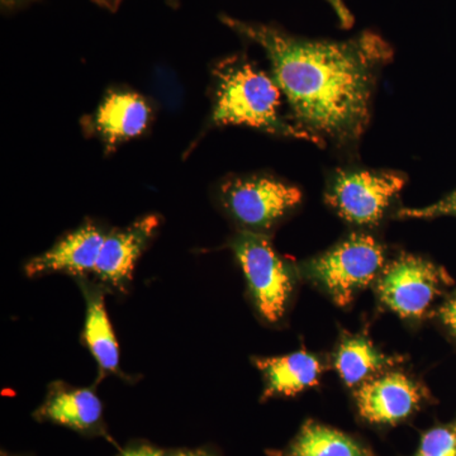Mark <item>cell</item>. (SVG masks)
<instances>
[{
    "label": "cell",
    "mask_w": 456,
    "mask_h": 456,
    "mask_svg": "<svg viewBox=\"0 0 456 456\" xmlns=\"http://www.w3.org/2000/svg\"><path fill=\"white\" fill-rule=\"evenodd\" d=\"M331 8L334 9L336 17L340 20V25L344 27V28H350L354 25V17L353 13L347 8V5L345 4L344 0H327Z\"/></svg>",
    "instance_id": "19"
},
{
    "label": "cell",
    "mask_w": 456,
    "mask_h": 456,
    "mask_svg": "<svg viewBox=\"0 0 456 456\" xmlns=\"http://www.w3.org/2000/svg\"><path fill=\"white\" fill-rule=\"evenodd\" d=\"M384 268L383 246L373 236L354 233L305 264L308 278L320 284L338 305H349Z\"/></svg>",
    "instance_id": "3"
},
{
    "label": "cell",
    "mask_w": 456,
    "mask_h": 456,
    "mask_svg": "<svg viewBox=\"0 0 456 456\" xmlns=\"http://www.w3.org/2000/svg\"><path fill=\"white\" fill-rule=\"evenodd\" d=\"M3 4L7 5V7H14V5L22 4V3L27 2V0H2Z\"/></svg>",
    "instance_id": "24"
},
{
    "label": "cell",
    "mask_w": 456,
    "mask_h": 456,
    "mask_svg": "<svg viewBox=\"0 0 456 456\" xmlns=\"http://www.w3.org/2000/svg\"><path fill=\"white\" fill-rule=\"evenodd\" d=\"M444 216L456 218V191L431 206L424 208H404L397 213L398 218H419V220L444 217Z\"/></svg>",
    "instance_id": "18"
},
{
    "label": "cell",
    "mask_w": 456,
    "mask_h": 456,
    "mask_svg": "<svg viewBox=\"0 0 456 456\" xmlns=\"http://www.w3.org/2000/svg\"><path fill=\"white\" fill-rule=\"evenodd\" d=\"M106 236L107 233L98 224L86 222L60 240L46 253L28 261L25 268L26 274L36 277L50 273L70 275L94 273Z\"/></svg>",
    "instance_id": "11"
},
{
    "label": "cell",
    "mask_w": 456,
    "mask_h": 456,
    "mask_svg": "<svg viewBox=\"0 0 456 456\" xmlns=\"http://www.w3.org/2000/svg\"><path fill=\"white\" fill-rule=\"evenodd\" d=\"M174 456H215L206 450H184V452H176Z\"/></svg>",
    "instance_id": "22"
},
{
    "label": "cell",
    "mask_w": 456,
    "mask_h": 456,
    "mask_svg": "<svg viewBox=\"0 0 456 456\" xmlns=\"http://www.w3.org/2000/svg\"><path fill=\"white\" fill-rule=\"evenodd\" d=\"M256 367L265 378L264 398L284 395L292 397L320 382L322 364L307 351H297L285 356L256 359Z\"/></svg>",
    "instance_id": "12"
},
{
    "label": "cell",
    "mask_w": 456,
    "mask_h": 456,
    "mask_svg": "<svg viewBox=\"0 0 456 456\" xmlns=\"http://www.w3.org/2000/svg\"><path fill=\"white\" fill-rule=\"evenodd\" d=\"M119 456H164V452L151 446H139V448L126 450Z\"/></svg>",
    "instance_id": "21"
},
{
    "label": "cell",
    "mask_w": 456,
    "mask_h": 456,
    "mask_svg": "<svg viewBox=\"0 0 456 456\" xmlns=\"http://www.w3.org/2000/svg\"><path fill=\"white\" fill-rule=\"evenodd\" d=\"M415 456H456V421L425 432Z\"/></svg>",
    "instance_id": "17"
},
{
    "label": "cell",
    "mask_w": 456,
    "mask_h": 456,
    "mask_svg": "<svg viewBox=\"0 0 456 456\" xmlns=\"http://www.w3.org/2000/svg\"><path fill=\"white\" fill-rule=\"evenodd\" d=\"M421 401V388L399 373L368 380L356 392L360 417L373 425L398 424L412 415Z\"/></svg>",
    "instance_id": "10"
},
{
    "label": "cell",
    "mask_w": 456,
    "mask_h": 456,
    "mask_svg": "<svg viewBox=\"0 0 456 456\" xmlns=\"http://www.w3.org/2000/svg\"><path fill=\"white\" fill-rule=\"evenodd\" d=\"M220 20L237 35L259 45L290 108V119L314 141L353 152L370 122L378 77L393 59L382 36L365 31L346 41L314 40L279 27Z\"/></svg>",
    "instance_id": "1"
},
{
    "label": "cell",
    "mask_w": 456,
    "mask_h": 456,
    "mask_svg": "<svg viewBox=\"0 0 456 456\" xmlns=\"http://www.w3.org/2000/svg\"><path fill=\"white\" fill-rule=\"evenodd\" d=\"M224 211L242 231L261 233L272 230L302 202V191L269 175L235 176L220 187Z\"/></svg>",
    "instance_id": "5"
},
{
    "label": "cell",
    "mask_w": 456,
    "mask_h": 456,
    "mask_svg": "<svg viewBox=\"0 0 456 456\" xmlns=\"http://www.w3.org/2000/svg\"><path fill=\"white\" fill-rule=\"evenodd\" d=\"M281 98L283 93L273 75L244 55L226 57L213 68L211 125L248 126L274 136L314 143L283 116Z\"/></svg>",
    "instance_id": "2"
},
{
    "label": "cell",
    "mask_w": 456,
    "mask_h": 456,
    "mask_svg": "<svg viewBox=\"0 0 456 456\" xmlns=\"http://www.w3.org/2000/svg\"><path fill=\"white\" fill-rule=\"evenodd\" d=\"M38 416L73 430L88 431L101 421L102 403L90 389L70 388L55 383Z\"/></svg>",
    "instance_id": "13"
},
{
    "label": "cell",
    "mask_w": 456,
    "mask_h": 456,
    "mask_svg": "<svg viewBox=\"0 0 456 456\" xmlns=\"http://www.w3.org/2000/svg\"><path fill=\"white\" fill-rule=\"evenodd\" d=\"M235 253L257 311L269 322H278L287 311L294 275L266 235L241 231L233 237Z\"/></svg>",
    "instance_id": "6"
},
{
    "label": "cell",
    "mask_w": 456,
    "mask_h": 456,
    "mask_svg": "<svg viewBox=\"0 0 456 456\" xmlns=\"http://www.w3.org/2000/svg\"><path fill=\"white\" fill-rule=\"evenodd\" d=\"M84 293L86 299L84 338L99 368L104 373H114L119 367V347L104 305L103 293L86 287Z\"/></svg>",
    "instance_id": "15"
},
{
    "label": "cell",
    "mask_w": 456,
    "mask_h": 456,
    "mask_svg": "<svg viewBox=\"0 0 456 456\" xmlns=\"http://www.w3.org/2000/svg\"><path fill=\"white\" fill-rule=\"evenodd\" d=\"M94 2L101 5V7L107 9H117L118 8L119 3H121L122 0H94Z\"/></svg>",
    "instance_id": "23"
},
{
    "label": "cell",
    "mask_w": 456,
    "mask_h": 456,
    "mask_svg": "<svg viewBox=\"0 0 456 456\" xmlns=\"http://www.w3.org/2000/svg\"><path fill=\"white\" fill-rule=\"evenodd\" d=\"M278 456H374V452L355 437L310 419Z\"/></svg>",
    "instance_id": "14"
},
{
    "label": "cell",
    "mask_w": 456,
    "mask_h": 456,
    "mask_svg": "<svg viewBox=\"0 0 456 456\" xmlns=\"http://www.w3.org/2000/svg\"><path fill=\"white\" fill-rule=\"evenodd\" d=\"M392 362L370 342L360 338L342 342L335 356V367L341 379L349 387L364 382L371 374L378 373Z\"/></svg>",
    "instance_id": "16"
},
{
    "label": "cell",
    "mask_w": 456,
    "mask_h": 456,
    "mask_svg": "<svg viewBox=\"0 0 456 456\" xmlns=\"http://www.w3.org/2000/svg\"><path fill=\"white\" fill-rule=\"evenodd\" d=\"M406 183L401 171L338 169L327 183L325 200L342 220L356 226H375Z\"/></svg>",
    "instance_id": "4"
},
{
    "label": "cell",
    "mask_w": 456,
    "mask_h": 456,
    "mask_svg": "<svg viewBox=\"0 0 456 456\" xmlns=\"http://www.w3.org/2000/svg\"><path fill=\"white\" fill-rule=\"evenodd\" d=\"M452 284L445 269L424 257L402 254L384 269L378 293L399 316L417 318L424 316L444 288Z\"/></svg>",
    "instance_id": "7"
},
{
    "label": "cell",
    "mask_w": 456,
    "mask_h": 456,
    "mask_svg": "<svg viewBox=\"0 0 456 456\" xmlns=\"http://www.w3.org/2000/svg\"><path fill=\"white\" fill-rule=\"evenodd\" d=\"M441 316H443L445 325L452 330V334H454L456 338V293L454 297L446 303L445 307L441 310Z\"/></svg>",
    "instance_id": "20"
},
{
    "label": "cell",
    "mask_w": 456,
    "mask_h": 456,
    "mask_svg": "<svg viewBox=\"0 0 456 456\" xmlns=\"http://www.w3.org/2000/svg\"><path fill=\"white\" fill-rule=\"evenodd\" d=\"M150 121L151 107L142 95L132 90L114 89L102 99L89 125L106 152H112L121 143L141 136Z\"/></svg>",
    "instance_id": "9"
},
{
    "label": "cell",
    "mask_w": 456,
    "mask_h": 456,
    "mask_svg": "<svg viewBox=\"0 0 456 456\" xmlns=\"http://www.w3.org/2000/svg\"><path fill=\"white\" fill-rule=\"evenodd\" d=\"M159 226V216L149 215L132 222L130 226L107 233L94 270L99 281L125 290L131 281L137 260Z\"/></svg>",
    "instance_id": "8"
},
{
    "label": "cell",
    "mask_w": 456,
    "mask_h": 456,
    "mask_svg": "<svg viewBox=\"0 0 456 456\" xmlns=\"http://www.w3.org/2000/svg\"><path fill=\"white\" fill-rule=\"evenodd\" d=\"M169 2H178V0H169Z\"/></svg>",
    "instance_id": "25"
}]
</instances>
